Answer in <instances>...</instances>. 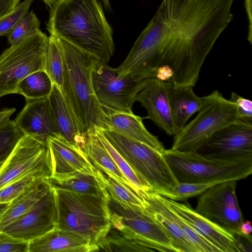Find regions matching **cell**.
Segmentation results:
<instances>
[{
	"instance_id": "obj_1",
	"label": "cell",
	"mask_w": 252,
	"mask_h": 252,
	"mask_svg": "<svg viewBox=\"0 0 252 252\" xmlns=\"http://www.w3.org/2000/svg\"><path fill=\"white\" fill-rule=\"evenodd\" d=\"M234 0H162L132 48L148 63L170 65L169 80L194 87L203 63L232 21Z\"/></svg>"
},
{
	"instance_id": "obj_2",
	"label": "cell",
	"mask_w": 252,
	"mask_h": 252,
	"mask_svg": "<svg viewBox=\"0 0 252 252\" xmlns=\"http://www.w3.org/2000/svg\"><path fill=\"white\" fill-rule=\"evenodd\" d=\"M46 29L103 63L114 53L113 30L98 0H58L50 8Z\"/></svg>"
},
{
	"instance_id": "obj_3",
	"label": "cell",
	"mask_w": 252,
	"mask_h": 252,
	"mask_svg": "<svg viewBox=\"0 0 252 252\" xmlns=\"http://www.w3.org/2000/svg\"><path fill=\"white\" fill-rule=\"evenodd\" d=\"M64 61L62 91L85 136L96 129L108 130L105 115L94 94L92 75L98 60L69 43L57 38Z\"/></svg>"
},
{
	"instance_id": "obj_4",
	"label": "cell",
	"mask_w": 252,
	"mask_h": 252,
	"mask_svg": "<svg viewBox=\"0 0 252 252\" xmlns=\"http://www.w3.org/2000/svg\"><path fill=\"white\" fill-rule=\"evenodd\" d=\"M54 189L56 227L80 234L97 246L111 227L107 197Z\"/></svg>"
},
{
	"instance_id": "obj_5",
	"label": "cell",
	"mask_w": 252,
	"mask_h": 252,
	"mask_svg": "<svg viewBox=\"0 0 252 252\" xmlns=\"http://www.w3.org/2000/svg\"><path fill=\"white\" fill-rule=\"evenodd\" d=\"M162 154L178 182L219 184L237 181L252 173V160H215L196 152L172 149H165Z\"/></svg>"
},
{
	"instance_id": "obj_6",
	"label": "cell",
	"mask_w": 252,
	"mask_h": 252,
	"mask_svg": "<svg viewBox=\"0 0 252 252\" xmlns=\"http://www.w3.org/2000/svg\"><path fill=\"white\" fill-rule=\"evenodd\" d=\"M201 97L197 116L174 136L171 149L196 152L215 133L241 120L236 105L218 91Z\"/></svg>"
},
{
	"instance_id": "obj_7",
	"label": "cell",
	"mask_w": 252,
	"mask_h": 252,
	"mask_svg": "<svg viewBox=\"0 0 252 252\" xmlns=\"http://www.w3.org/2000/svg\"><path fill=\"white\" fill-rule=\"evenodd\" d=\"M101 131L137 176L151 187V192L162 195L178 183L162 153L114 131Z\"/></svg>"
},
{
	"instance_id": "obj_8",
	"label": "cell",
	"mask_w": 252,
	"mask_h": 252,
	"mask_svg": "<svg viewBox=\"0 0 252 252\" xmlns=\"http://www.w3.org/2000/svg\"><path fill=\"white\" fill-rule=\"evenodd\" d=\"M49 37L41 30L11 45L0 55V97L16 94L28 75L44 70Z\"/></svg>"
},
{
	"instance_id": "obj_9",
	"label": "cell",
	"mask_w": 252,
	"mask_h": 252,
	"mask_svg": "<svg viewBox=\"0 0 252 252\" xmlns=\"http://www.w3.org/2000/svg\"><path fill=\"white\" fill-rule=\"evenodd\" d=\"M111 227L153 251L175 252L160 225L145 209L107 198Z\"/></svg>"
},
{
	"instance_id": "obj_10",
	"label": "cell",
	"mask_w": 252,
	"mask_h": 252,
	"mask_svg": "<svg viewBox=\"0 0 252 252\" xmlns=\"http://www.w3.org/2000/svg\"><path fill=\"white\" fill-rule=\"evenodd\" d=\"M92 80L96 99L105 114L133 113L132 106L144 80L120 77L115 68L98 60L94 65Z\"/></svg>"
},
{
	"instance_id": "obj_11",
	"label": "cell",
	"mask_w": 252,
	"mask_h": 252,
	"mask_svg": "<svg viewBox=\"0 0 252 252\" xmlns=\"http://www.w3.org/2000/svg\"><path fill=\"white\" fill-rule=\"evenodd\" d=\"M236 182L212 186L201 194L194 209L232 235L241 232L240 227L244 221L237 197Z\"/></svg>"
},
{
	"instance_id": "obj_12",
	"label": "cell",
	"mask_w": 252,
	"mask_h": 252,
	"mask_svg": "<svg viewBox=\"0 0 252 252\" xmlns=\"http://www.w3.org/2000/svg\"><path fill=\"white\" fill-rule=\"evenodd\" d=\"M196 153L215 160H252V124L240 120L225 126L215 133Z\"/></svg>"
},
{
	"instance_id": "obj_13",
	"label": "cell",
	"mask_w": 252,
	"mask_h": 252,
	"mask_svg": "<svg viewBox=\"0 0 252 252\" xmlns=\"http://www.w3.org/2000/svg\"><path fill=\"white\" fill-rule=\"evenodd\" d=\"M52 172L48 145L25 135L0 168V189L32 172Z\"/></svg>"
},
{
	"instance_id": "obj_14",
	"label": "cell",
	"mask_w": 252,
	"mask_h": 252,
	"mask_svg": "<svg viewBox=\"0 0 252 252\" xmlns=\"http://www.w3.org/2000/svg\"><path fill=\"white\" fill-rule=\"evenodd\" d=\"M57 209L55 189L29 211L1 230L16 238L30 241L56 227Z\"/></svg>"
},
{
	"instance_id": "obj_15",
	"label": "cell",
	"mask_w": 252,
	"mask_h": 252,
	"mask_svg": "<svg viewBox=\"0 0 252 252\" xmlns=\"http://www.w3.org/2000/svg\"><path fill=\"white\" fill-rule=\"evenodd\" d=\"M14 121L25 135L45 145L49 137L60 136L48 97L26 99Z\"/></svg>"
},
{
	"instance_id": "obj_16",
	"label": "cell",
	"mask_w": 252,
	"mask_h": 252,
	"mask_svg": "<svg viewBox=\"0 0 252 252\" xmlns=\"http://www.w3.org/2000/svg\"><path fill=\"white\" fill-rule=\"evenodd\" d=\"M160 200L203 239L220 252H239L233 236L198 213L188 203H181L158 194Z\"/></svg>"
},
{
	"instance_id": "obj_17",
	"label": "cell",
	"mask_w": 252,
	"mask_h": 252,
	"mask_svg": "<svg viewBox=\"0 0 252 252\" xmlns=\"http://www.w3.org/2000/svg\"><path fill=\"white\" fill-rule=\"evenodd\" d=\"M135 101L147 110L146 118L167 135L174 136L177 134L164 82L156 77L144 79L143 87L136 95Z\"/></svg>"
},
{
	"instance_id": "obj_18",
	"label": "cell",
	"mask_w": 252,
	"mask_h": 252,
	"mask_svg": "<svg viewBox=\"0 0 252 252\" xmlns=\"http://www.w3.org/2000/svg\"><path fill=\"white\" fill-rule=\"evenodd\" d=\"M52 169L51 176L81 172L94 175V166L84 151L61 136L48 139Z\"/></svg>"
},
{
	"instance_id": "obj_19",
	"label": "cell",
	"mask_w": 252,
	"mask_h": 252,
	"mask_svg": "<svg viewBox=\"0 0 252 252\" xmlns=\"http://www.w3.org/2000/svg\"><path fill=\"white\" fill-rule=\"evenodd\" d=\"M98 252V249L83 236L57 227L29 241V252Z\"/></svg>"
},
{
	"instance_id": "obj_20",
	"label": "cell",
	"mask_w": 252,
	"mask_h": 252,
	"mask_svg": "<svg viewBox=\"0 0 252 252\" xmlns=\"http://www.w3.org/2000/svg\"><path fill=\"white\" fill-rule=\"evenodd\" d=\"M48 99L60 135L71 145L83 150L86 136L81 132L62 92L55 84Z\"/></svg>"
},
{
	"instance_id": "obj_21",
	"label": "cell",
	"mask_w": 252,
	"mask_h": 252,
	"mask_svg": "<svg viewBox=\"0 0 252 252\" xmlns=\"http://www.w3.org/2000/svg\"><path fill=\"white\" fill-rule=\"evenodd\" d=\"M105 119L108 130L146 144L161 153L165 149L158 137L146 129L143 118L133 113H113L106 114Z\"/></svg>"
},
{
	"instance_id": "obj_22",
	"label": "cell",
	"mask_w": 252,
	"mask_h": 252,
	"mask_svg": "<svg viewBox=\"0 0 252 252\" xmlns=\"http://www.w3.org/2000/svg\"><path fill=\"white\" fill-rule=\"evenodd\" d=\"M164 84L178 134L191 116L199 111L202 97L196 95L191 86H176L169 81L164 82Z\"/></svg>"
},
{
	"instance_id": "obj_23",
	"label": "cell",
	"mask_w": 252,
	"mask_h": 252,
	"mask_svg": "<svg viewBox=\"0 0 252 252\" xmlns=\"http://www.w3.org/2000/svg\"><path fill=\"white\" fill-rule=\"evenodd\" d=\"M48 178H41L27 188L12 200L4 212L0 230L29 211L51 189Z\"/></svg>"
},
{
	"instance_id": "obj_24",
	"label": "cell",
	"mask_w": 252,
	"mask_h": 252,
	"mask_svg": "<svg viewBox=\"0 0 252 252\" xmlns=\"http://www.w3.org/2000/svg\"><path fill=\"white\" fill-rule=\"evenodd\" d=\"M142 197L145 206L152 208L161 213L174 221L180 228L188 241L197 252H220L215 246L197 234L184 220L164 204L158 194L151 191H144Z\"/></svg>"
},
{
	"instance_id": "obj_25",
	"label": "cell",
	"mask_w": 252,
	"mask_h": 252,
	"mask_svg": "<svg viewBox=\"0 0 252 252\" xmlns=\"http://www.w3.org/2000/svg\"><path fill=\"white\" fill-rule=\"evenodd\" d=\"M83 151L93 165L99 167L122 183L135 189L119 169L95 131L87 134Z\"/></svg>"
},
{
	"instance_id": "obj_26",
	"label": "cell",
	"mask_w": 252,
	"mask_h": 252,
	"mask_svg": "<svg viewBox=\"0 0 252 252\" xmlns=\"http://www.w3.org/2000/svg\"><path fill=\"white\" fill-rule=\"evenodd\" d=\"M94 172L107 198L120 203L145 209V202L141 195L129 187L94 166Z\"/></svg>"
},
{
	"instance_id": "obj_27",
	"label": "cell",
	"mask_w": 252,
	"mask_h": 252,
	"mask_svg": "<svg viewBox=\"0 0 252 252\" xmlns=\"http://www.w3.org/2000/svg\"><path fill=\"white\" fill-rule=\"evenodd\" d=\"M48 181L55 189L106 196L94 174L75 172L52 175L48 178Z\"/></svg>"
},
{
	"instance_id": "obj_28",
	"label": "cell",
	"mask_w": 252,
	"mask_h": 252,
	"mask_svg": "<svg viewBox=\"0 0 252 252\" xmlns=\"http://www.w3.org/2000/svg\"><path fill=\"white\" fill-rule=\"evenodd\" d=\"M53 84L43 70L35 71L24 78L18 85L16 93L26 99H36L48 97Z\"/></svg>"
},
{
	"instance_id": "obj_29",
	"label": "cell",
	"mask_w": 252,
	"mask_h": 252,
	"mask_svg": "<svg viewBox=\"0 0 252 252\" xmlns=\"http://www.w3.org/2000/svg\"><path fill=\"white\" fill-rule=\"evenodd\" d=\"M44 71L53 84L61 91L64 82V61L62 50L58 40L50 35L44 64Z\"/></svg>"
},
{
	"instance_id": "obj_30",
	"label": "cell",
	"mask_w": 252,
	"mask_h": 252,
	"mask_svg": "<svg viewBox=\"0 0 252 252\" xmlns=\"http://www.w3.org/2000/svg\"><path fill=\"white\" fill-rule=\"evenodd\" d=\"M96 245L98 252H154L141 245L130 236L112 227L106 236Z\"/></svg>"
},
{
	"instance_id": "obj_31",
	"label": "cell",
	"mask_w": 252,
	"mask_h": 252,
	"mask_svg": "<svg viewBox=\"0 0 252 252\" xmlns=\"http://www.w3.org/2000/svg\"><path fill=\"white\" fill-rule=\"evenodd\" d=\"M145 210L163 229L170 239L176 252H197L174 221L161 213L150 207L145 206Z\"/></svg>"
},
{
	"instance_id": "obj_32",
	"label": "cell",
	"mask_w": 252,
	"mask_h": 252,
	"mask_svg": "<svg viewBox=\"0 0 252 252\" xmlns=\"http://www.w3.org/2000/svg\"><path fill=\"white\" fill-rule=\"evenodd\" d=\"M95 132L119 169L133 188L141 194L143 191H151V187L148 184L143 182L137 176L126 160L104 136L101 130L96 129Z\"/></svg>"
},
{
	"instance_id": "obj_33",
	"label": "cell",
	"mask_w": 252,
	"mask_h": 252,
	"mask_svg": "<svg viewBox=\"0 0 252 252\" xmlns=\"http://www.w3.org/2000/svg\"><path fill=\"white\" fill-rule=\"evenodd\" d=\"M52 172L39 170L30 173L0 189V203L10 202L27 188L41 178H48Z\"/></svg>"
},
{
	"instance_id": "obj_34",
	"label": "cell",
	"mask_w": 252,
	"mask_h": 252,
	"mask_svg": "<svg viewBox=\"0 0 252 252\" xmlns=\"http://www.w3.org/2000/svg\"><path fill=\"white\" fill-rule=\"evenodd\" d=\"M24 135L14 121L9 119L0 126V162L7 159Z\"/></svg>"
},
{
	"instance_id": "obj_35",
	"label": "cell",
	"mask_w": 252,
	"mask_h": 252,
	"mask_svg": "<svg viewBox=\"0 0 252 252\" xmlns=\"http://www.w3.org/2000/svg\"><path fill=\"white\" fill-rule=\"evenodd\" d=\"M40 23L33 11L28 12L7 35L9 44H15L40 31Z\"/></svg>"
},
{
	"instance_id": "obj_36",
	"label": "cell",
	"mask_w": 252,
	"mask_h": 252,
	"mask_svg": "<svg viewBox=\"0 0 252 252\" xmlns=\"http://www.w3.org/2000/svg\"><path fill=\"white\" fill-rule=\"evenodd\" d=\"M216 184H217L178 182L171 190L161 195L176 201H183L202 194Z\"/></svg>"
},
{
	"instance_id": "obj_37",
	"label": "cell",
	"mask_w": 252,
	"mask_h": 252,
	"mask_svg": "<svg viewBox=\"0 0 252 252\" xmlns=\"http://www.w3.org/2000/svg\"><path fill=\"white\" fill-rule=\"evenodd\" d=\"M33 0H25L0 17V36L7 35L28 12Z\"/></svg>"
},
{
	"instance_id": "obj_38",
	"label": "cell",
	"mask_w": 252,
	"mask_h": 252,
	"mask_svg": "<svg viewBox=\"0 0 252 252\" xmlns=\"http://www.w3.org/2000/svg\"><path fill=\"white\" fill-rule=\"evenodd\" d=\"M29 241L0 230V252H29Z\"/></svg>"
},
{
	"instance_id": "obj_39",
	"label": "cell",
	"mask_w": 252,
	"mask_h": 252,
	"mask_svg": "<svg viewBox=\"0 0 252 252\" xmlns=\"http://www.w3.org/2000/svg\"><path fill=\"white\" fill-rule=\"evenodd\" d=\"M236 106L241 116V120L252 124V102L251 100L244 98L237 93H231L229 99Z\"/></svg>"
},
{
	"instance_id": "obj_40",
	"label": "cell",
	"mask_w": 252,
	"mask_h": 252,
	"mask_svg": "<svg viewBox=\"0 0 252 252\" xmlns=\"http://www.w3.org/2000/svg\"><path fill=\"white\" fill-rule=\"evenodd\" d=\"M235 243L239 250L241 252H250L252 250V236L250 234L246 235L241 232L232 235Z\"/></svg>"
},
{
	"instance_id": "obj_41",
	"label": "cell",
	"mask_w": 252,
	"mask_h": 252,
	"mask_svg": "<svg viewBox=\"0 0 252 252\" xmlns=\"http://www.w3.org/2000/svg\"><path fill=\"white\" fill-rule=\"evenodd\" d=\"M173 75L172 68L168 64H163L157 68L155 77L161 81L166 82L170 80Z\"/></svg>"
},
{
	"instance_id": "obj_42",
	"label": "cell",
	"mask_w": 252,
	"mask_h": 252,
	"mask_svg": "<svg viewBox=\"0 0 252 252\" xmlns=\"http://www.w3.org/2000/svg\"><path fill=\"white\" fill-rule=\"evenodd\" d=\"M244 5L248 19V40L252 44V0H244Z\"/></svg>"
},
{
	"instance_id": "obj_43",
	"label": "cell",
	"mask_w": 252,
	"mask_h": 252,
	"mask_svg": "<svg viewBox=\"0 0 252 252\" xmlns=\"http://www.w3.org/2000/svg\"><path fill=\"white\" fill-rule=\"evenodd\" d=\"M20 0H0V17L13 10Z\"/></svg>"
},
{
	"instance_id": "obj_44",
	"label": "cell",
	"mask_w": 252,
	"mask_h": 252,
	"mask_svg": "<svg viewBox=\"0 0 252 252\" xmlns=\"http://www.w3.org/2000/svg\"><path fill=\"white\" fill-rule=\"evenodd\" d=\"M15 108L0 110V126L9 120L10 116L15 112Z\"/></svg>"
},
{
	"instance_id": "obj_45",
	"label": "cell",
	"mask_w": 252,
	"mask_h": 252,
	"mask_svg": "<svg viewBox=\"0 0 252 252\" xmlns=\"http://www.w3.org/2000/svg\"><path fill=\"white\" fill-rule=\"evenodd\" d=\"M240 231L241 233L246 235L251 234L252 231L251 222L249 220L244 221L240 226Z\"/></svg>"
},
{
	"instance_id": "obj_46",
	"label": "cell",
	"mask_w": 252,
	"mask_h": 252,
	"mask_svg": "<svg viewBox=\"0 0 252 252\" xmlns=\"http://www.w3.org/2000/svg\"><path fill=\"white\" fill-rule=\"evenodd\" d=\"M10 202L0 203V227L3 215Z\"/></svg>"
},
{
	"instance_id": "obj_47",
	"label": "cell",
	"mask_w": 252,
	"mask_h": 252,
	"mask_svg": "<svg viewBox=\"0 0 252 252\" xmlns=\"http://www.w3.org/2000/svg\"><path fill=\"white\" fill-rule=\"evenodd\" d=\"M98 1L101 4L103 8H104L106 11L111 12L112 11L109 0H98Z\"/></svg>"
},
{
	"instance_id": "obj_48",
	"label": "cell",
	"mask_w": 252,
	"mask_h": 252,
	"mask_svg": "<svg viewBox=\"0 0 252 252\" xmlns=\"http://www.w3.org/2000/svg\"><path fill=\"white\" fill-rule=\"evenodd\" d=\"M45 4L48 6L49 8H51L52 6L58 0H42Z\"/></svg>"
},
{
	"instance_id": "obj_49",
	"label": "cell",
	"mask_w": 252,
	"mask_h": 252,
	"mask_svg": "<svg viewBox=\"0 0 252 252\" xmlns=\"http://www.w3.org/2000/svg\"><path fill=\"white\" fill-rule=\"evenodd\" d=\"M2 163L0 162V167H1V165H2Z\"/></svg>"
}]
</instances>
